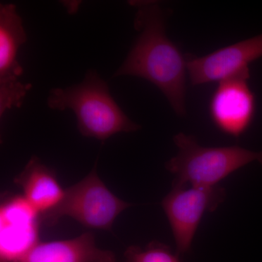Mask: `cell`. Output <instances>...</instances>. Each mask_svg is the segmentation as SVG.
<instances>
[{
    "label": "cell",
    "mask_w": 262,
    "mask_h": 262,
    "mask_svg": "<svg viewBox=\"0 0 262 262\" xmlns=\"http://www.w3.org/2000/svg\"><path fill=\"white\" fill-rule=\"evenodd\" d=\"M120 262H182L179 255L163 243L152 241L145 247L131 246L124 253Z\"/></svg>",
    "instance_id": "cell-12"
},
{
    "label": "cell",
    "mask_w": 262,
    "mask_h": 262,
    "mask_svg": "<svg viewBox=\"0 0 262 262\" xmlns=\"http://www.w3.org/2000/svg\"><path fill=\"white\" fill-rule=\"evenodd\" d=\"M249 78L248 70L220 81L210 100L213 125L235 139L248 130L256 113V97L248 83Z\"/></svg>",
    "instance_id": "cell-7"
},
{
    "label": "cell",
    "mask_w": 262,
    "mask_h": 262,
    "mask_svg": "<svg viewBox=\"0 0 262 262\" xmlns=\"http://www.w3.org/2000/svg\"><path fill=\"white\" fill-rule=\"evenodd\" d=\"M262 57V34L201 57H188L187 72L192 85L220 81L249 70Z\"/></svg>",
    "instance_id": "cell-8"
},
{
    "label": "cell",
    "mask_w": 262,
    "mask_h": 262,
    "mask_svg": "<svg viewBox=\"0 0 262 262\" xmlns=\"http://www.w3.org/2000/svg\"><path fill=\"white\" fill-rule=\"evenodd\" d=\"M225 188L173 186L162 201V207L170 224L178 255L191 250L193 239L203 215L215 211L225 201Z\"/></svg>",
    "instance_id": "cell-5"
},
{
    "label": "cell",
    "mask_w": 262,
    "mask_h": 262,
    "mask_svg": "<svg viewBox=\"0 0 262 262\" xmlns=\"http://www.w3.org/2000/svg\"><path fill=\"white\" fill-rule=\"evenodd\" d=\"M133 206L106 187L98 177L96 163L89 175L65 189L61 202L41 214L40 221L53 226L63 217L69 216L88 228L111 231L117 217Z\"/></svg>",
    "instance_id": "cell-4"
},
{
    "label": "cell",
    "mask_w": 262,
    "mask_h": 262,
    "mask_svg": "<svg viewBox=\"0 0 262 262\" xmlns=\"http://www.w3.org/2000/svg\"><path fill=\"white\" fill-rule=\"evenodd\" d=\"M14 262H116V256L98 248L94 234L85 232L75 238L39 242Z\"/></svg>",
    "instance_id": "cell-10"
},
{
    "label": "cell",
    "mask_w": 262,
    "mask_h": 262,
    "mask_svg": "<svg viewBox=\"0 0 262 262\" xmlns=\"http://www.w3.org/2000/svg\"><path fill=\"white\" fill-rule=\"evenodd\" d=\"M14 183L21 188L24 199L39 215L53 209L64 195L65 189L55 172L35 156L15 177Z\"/></svg>",
    "instance_id": "cell-11"
},
{
    "label": "cell",
    "mask_w": 262,
    "mask_h": 262,
    "mask_svg": "<svg viewBox=\"0 0 262 262\" xmlns=\"http://www.w3.org/2000/svg\"><path fill=\"white\" fill-rule=\"evenodd\" d=\"M40 215L23 196L5 200L0 209V261L14 262L39 242Z\"/></svg>",
    "instance_id": "cell-9"
},
{
    "label": "cell",
    "mask_w": 262,
    "mask_h": 262,
    "mask_svg": "<svg viewBox=\"0 0 262 262\" xmlns=\"http://www.w3.org/2000/svg\"><path fill=\"white\" fill-rule=\"evenodd\" d=\"M178 153L167 162V170L175 176L173 186L215 187L236 170L258 161L262 151H251L239 146L205 147L193 136L179 133L173 137Z\"/></svg>",
    "instance_id": "cell-3"
},
{
    "label": "cell",
    "mask_w": 262,
    "mask_h": 262,
    "mask_svg": "<svg viewBox=\"0 0 262 262\" xmlns=\"http://www.w3.org/2000/svg\"><path fill=\"white\" fill-rule=\"evenodd\" d=\"M139 37L113 77L134 76L158 88L179 116L187 114V59L166 34L168 13L156 1H132Z\"/></svg>",
    "instance_id": "cell-1"
},
{
    "label": "cell",
    "mask_w": 262,
    "mask_h": 262,
    "mask_svg": "<svg viewBox=\"0 0 262 262\" xmlns=\"http://www.w3.org/2000/svg\"><path fill=\"white\" fill-rule=\"evenodd\" d=\"M27 41L21 17L13 4L0 5V116L7 110L19 108L23 103L31 84L18 78L23 68L17 60L19 48Z\"/></svg>",
    "instance_id": "cell-6"
},
{
    "label": "cell",
    "mask_w": 262,
    "mask_h": 262,
    "mask_svg": "<svg viewBox=\"0 0 262 262\" xmlns=\"http://www.w3.org/2000/svg\"><path fill=\"white\" fill-rule=\"evenodd\" d=\"M48 105L52 110H72L80 134L100 141L141 127L122 112L110 94L108 84L94 70H89L80 84L51 90Z\"/></svg>",
    "instance_id": "cell-2"
}]
</instances>
